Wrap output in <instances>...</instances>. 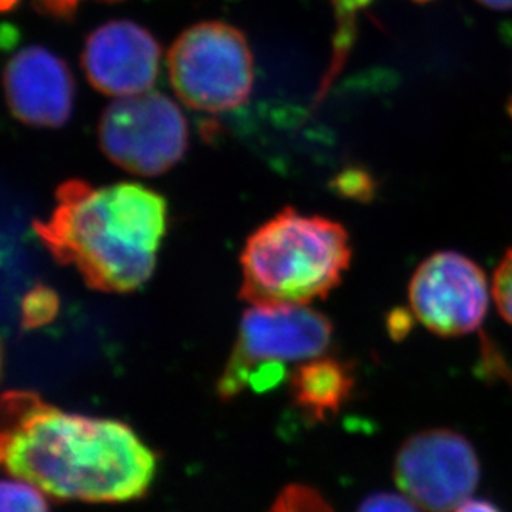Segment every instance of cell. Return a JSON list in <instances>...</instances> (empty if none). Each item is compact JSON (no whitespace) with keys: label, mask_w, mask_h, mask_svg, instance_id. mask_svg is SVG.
Segmentation results:
<instances>
[{"label":"cell","mask_w":512,"mask_h":512,"mask_svg":"<svg viewBox=\"0 0 512 512\" xmlns=\"http://www.w3.org/2000/svg\"><path fill=\"white\" fill-rule=\"evenodd\" d=\"M493 297L501 317L512 325V249L494 272Z\"/></svg>","instance_id":"9a60e30c"},{"label":"cell","mask_w":512,"mask_h":512,"mask_svg":"<svg viewBox=\"0 0 512 512\" xmlns=\"http://www.w3.org/2000/svg\"><path fill=\"white\" fill-rule=\"evenodd\" d=\"M489 9L494 10H512V0H478Z\"/></svg>","instance_id":"d6986e66"},{"label":"cell","mask_w":512,"mask_h":512,"mask_svg":"<svg viewBox=\"0 0 512 512\" xmlns=\"http://www.w3.org/2000/svg\"><path fill=\"white\" fill-rule=\"evenodd\" d=\"M0 512H49V504L42 489L14 476L0 486Z\"/></svg>","instance_id":"7c38bea8"},{"label":"cell","mask_w":512,"mask_h":512,"mask_svg":"<svg viewBox=\"0 0 512 512\" xmlns=\"http://www.w3.org/2000/svg\"><path fill=\"white\" fill-rule=\"evenodd\" d=\"M481 476L473 445L456 431H421L403 443L395 461L401 493L428 512H451L468 501Z\"/></svg>","instance_id":"8992f818"},{"label":"cell","mask_w":512,"mask_h":512,"mask_svg":"<svg viewBox=\"0 0 512 512\" xmlns=\"http://www.w3.org/2000/svg\"><path fill=\"white\" fill-rule=\"evenodd\" d=\"M405 494L377 493L368 496L357 512H421Z\"/></svg>","instance_id":"2e32d148"},{"label":"cell","mask_w":512,"mask_h":512,"mask_svg":"<svg viewBox=\"0 0 512 512\" xmlns=\"http://www.w3.org/2000/svg\"><path fill=\"white\" fill-rule=\"evenodd\" d=\"M269 512H332V508L319 491L294 484L279 494Z\"/></svg>","instance_id":"5bb4252c"},{"label":"cell","mask_w":512,"mask_h":512,"mask_svg":"<svg viewBox=\"0 0 512 512\" xmlns=\"http://www.w3.org/2000/svg\"><path fill=\"white\" fill-rule=\"evenodd\" d=\"M353 382L350 368L334 358H314L290 375L295 403L317 420L342 408Z\"/></svg>","instance_id":"8fae6325"},{"label":"cell","mask_w":512,"mask_h":512,"mask_svg":"<svg viewBox=\"0 0 512 512\" xmlns=\"http://www.w3.org/2000/svg\"><path fill=\"white\" fill-rule=\"evenodd\" d=\"M103 153L116 166L138 176L171 170L188 148V123L163 93L116 98L98 125Z\"/></svg>","instance_id":"5b68a950"},{"label":"cell","mask_w":512,"mask_h":512,"mask_svg":"<svg viewBox=\"0 0 512 512\" xmlns=\"http://www.w3.org/2000/svg\"><path fill=\"white\" fill-rule=\"evenodd\" d=\"M332 332L330 320L307 305H252L244 312L236 348L219 378V395L228 398L237 377L257 363L287 365L324 357Z\"/></svg>","instance_id":"52a82bcc"},{"label":"cell","mask_w":512,"mask_h":512,"mask_svg":"<svg viewBox=\"0 0 512 512\" xmlns=\"http://www.w3.org/2000/svg\"><path fill=\"white\" fill-rule=\"evenodd\" d=\"M0 458L55 499L123 503L145 496L156 455L130 426L67 413L34 393H5Z\"/></svg>","instance_id":"6da1fadb"},{"label":"cell","mask_w":512,"mask_h":512,"mask_svg":"<svg viewBox=\"0 0 512 512\" xmlns=\"http://www.w3.org/2000/svg\"><path fill=\"white\" fill-rule=\"evenodd\" d=\"M58 310V297L49 287H35L25 295L22 304V320L27 329H35L54 320Z\"/></svg>","instance_id":"4fadbf2b"},{"label":"cell","mask_w":512,"mask_h":512,"mask_svg":"<svg viewBox=\"0 0 512 512\" xmlns=\"http://www.w3.org/2000/svg\"><path fill=\"white\" fill-rule=\"evenodd\" d=\"M350 259L352 247L340 224L284 209L247 239L241 297L252 305L325 299L342 281Z\"/></svg>","instance_id":"3957f363"},{"label":"cell","mask_w":512,"mask_h":512,"mask_svg":"<svg viewBox=\"0 0 512 512\" xmlns=\"http://www.w3.org/2000/svg\"><path fill=\"white\" fill-rule=\"evenodd\" d=\"M166 201L141 184L93 188L68 181L57 191L47 221L35 223L40 241L92 289L133 292L155 271L166 231Z\"/></svg>","instance_id":"7a4b0ae2"},{"label":"cell","mask_w":512,"mask_h":512,"mask_svg":"<svg viewBox=\"0 0 512 512\" xmlns=\"http://www.w3.org/2000/svg\"><path fill=\"white\" fill-rule=\"evenodd\" d=\"M171 85L193 110L224 113L249 100L254 60L241 30L203 22L184 30L168 54Z\"/></svg>","instance_id":"277c9868"},{"label":"cell","mask_w":512,"mask_h":512,"mask_svg":"<svg viewBox=\"0 0 512 512\" xmlns=\"http://www.w3.org/2000/svg\"><path fill=\"white\" fill-rule=\"evenodd\" d=\"M411 310L441 337L471 334L488 314L489 289L483 269L453 251L436 252L411 277Z\"/></svg>","instance_id":"ba28073f"},{"label":"cell","mask_w":512,"mask_h":512,"mask_svg":"<svg viewBox=\"0 0 512 512\" xmlns=\"http://www.w3.org/2000/svg\"><path fill=\"white\" fill-rule=\"evenodd\" d=\"M455 512H501L493 503L484 499H468Z\"/></svg>","instance_id":"e0dca14e"},{"label":"cell","mask_w":512,"mask_h":512,"mask_svg":"<svg viewBox=\"0 0 512 512\" xmlns=\"http://www.w3.org/2000/svg\"><path fill=\"white\" fill-rule=\"evenodd\" d=\"M335 5H337V9L343 14H352L355 10H360L365 5L370 4L372 0H334ZM423 2V0H420Z\"/></svg>","instance_id":"ac0fdd59"},{"label":"cell","mask_w":512,"mask_h":512,"mask_svg":"<svg viewBox=\"0 0 512 512\" xmlns=\"http://www.w3.org/2000/svg\"><path fill=\"white\" fill-rule=\"evenodd\" d=\"M15 4V0H2V5H4V9H9L10 5Z\"/></svg>","instance_id":"ffe728a7"},{"label":"cell","mask_w":512,"mask_h":512,"mask_svg":"<svg viewBox=\"0 0 512 512\" xmlns=\"http://www.w3.org/2000/svg\"><path fill=\"white\" fill-rule=\"evenodd\" d=\"M4 88L10 112L25 125L58 128L72 115V75L44 47H27L10 58Z\"/></svg>","instance_id":"30bf717a"},{"label":"cell","mask_w":512,"mask_h":512,"mask_svg":"<svg viewBox=\"0 0 512 512\" xmlns=\"http://www.w3.org/2000/svg\"><path fill=\"white\" fill-rule=\"evenodd\" d=\"M161 49L148 30L116 20L88 37L82 65L98 92L123 98L150 92L160 73Z\"/></svg>","instance_id":"9c48e42d"}]
</instances>
